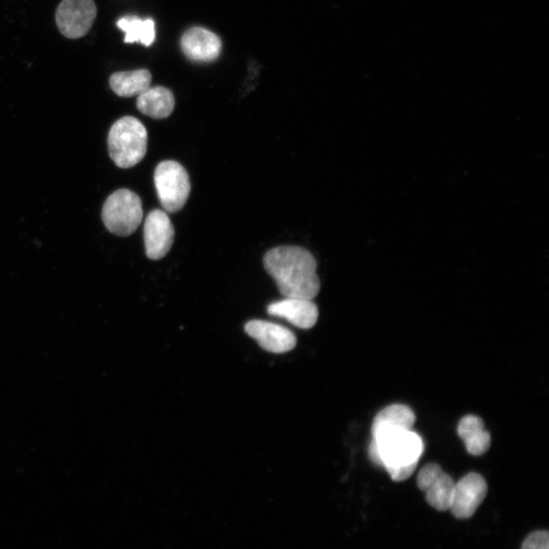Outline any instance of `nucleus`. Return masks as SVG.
Wrapping results in <instances>:
<instances>
[{
	"instance_id": "f257e3e1",
	"label": "nucleus",
	"mask_w": 549,
	"mask_h": 549,
	"mask_svg": "<svg viewBox=\"0 0 549 549\" xmlns=\"http://www.w3.org/2000/svg\"><path fill=\"white\" fill-rule=\"evenodd\" d=\"M264 266L284 297L314 300L320 292L317 262L308 250L299 247L275 248L266 254Z\"/></svg>"
},
{
	"instance_id": "f03ea898",
	"label": "nucleus",
	"mask_w": 549,
	"mask_h": 549,
	"mask_svg": "<svg viewBox=\"0 0 549 549\" xmlns=\"http://www.w3.org/2000/svg\"><path fill=\"white\" fill-rule=\"evenodd\" d=\"M372 435L371 460L384 467L394 481L408 479L424 451L420 436L412 430H378Z\"/></svg>"
},
{
	"instance_id": "7ed1b4c3",
	"label": "nucleus",
	"mask_w": 549,
	"mask_h": 549,
	"mask_svg": "<svg viewBox=\"0 0 549 549\" xmlns=\"http://www.w3.org/2000/svg\"><path fill=\"white\" fill-rule=\"evenodd\" d=\"M147 148V130L136 117H122L110 129L108 149L116 166L120 168L136 166L145 158Z\"/></svg>"
},
{
	"instance_id": "20e7f679",
	"label": "nucleus",
	"mask_w": 549,
	"mask_h": 549,
	"mask_svg": "<svg viewBox=\"0 0 549 549\" xmlns=\"http://www.w3.org/2000/svg\"><path fill=\"white\" fill-rule=\"evenodd\" d=\"M141 198L126 189L113 193L105 202L102 219L106 228L118 236H130L141 225L143 220Z\"/></svg>"
},
{
	"instance_id": "39448f33",
	"label": "nucleus",
	"mask_w": 549,
	"mask_h": 549,
	"mask_svg": "<svg viewBox=\"0 0 549 549\" xmlns=\"http://www.w3.org/2000/svg\"><path fill=\"white\" fill-rule=\"evenodd\" d=\"M159 201L165 211L177 213L185 207L191 194L189 173L175 161L161 162L154 174Z\"/></svg>"
},
{
	"instance_id": "423d86ee",
	"label": "nucleus",
	"mask_w": 549,
	"mask_h": 549,
	"mask_svg": "<svg viewBox=\"0 0 549 549\" xmlns=\"http://www.w3.org/2000/svg\"><path fill=\"white\" fill-rule=\"evenodd\" d=\"M97 17L94 0H63L55 13L57 28L69 39L86 36Z\"/></svg>"
},
{
	"instance_id": "0eeeda50",
	"label": "nucleus",
	"mask_w": 549,
	"mask_h": 549,
	"mask_svg": "<svg viewBox=\"0 0 549 549\" xmlns=\"http://www.w3.org/2000/svg\"><path fill=\"white\" fill-rule=\"evenodd\" d=\"M455 481L438 464L424 466L418 474L417 485L425 494L426 502L440 512L450 510Z\"/></svg>"
},
{
	"instance_id": "6e6552de",
	"label": "nucleus",
	"mask_w": 549,
	"mask_h": 549,
	"mask_svg": "<svg viewBox=\"0 0 549 549\" xmlns=\"http://www.w3.org/2000/svg\"><path fill=\"white\" fill-rule=\"evenodd\" d=\"M487 495V483L478 473H469L455 483L451 512L457 519H469Z\"/></svg>"
},
{
	"instance_id": "1a4fd4ad",
	"label": "nucleus",
	"mask_w": 549,
	"mask_h": 549,
	"mask_svg": "<svg viewBox=\"0 0 549 549\" xmlns=\"http://www.w3.org/2000/svg\"><path fill=\"white\" fill-rule=\"evenodd\" d=\"M175 230L168 215L161 210L149 213L144 226L146 255L150 260L163 259L170 251Z\"/></svg>"
},
{
	"instance_id": "9d476101",
	"label": "nucleus",
	"mask_w": 549,
	"mask_h": 549,
	"mask_svg": "<svg viewBox=\"0 0 549 549\" xmlns=\"http://www.w3.org/2000/svg\"><path fill=\"white\" fill-rule=\"evenodd\" d=\"M268 314L286 320L294 327L302 330L312 329L318 322L319 309L311 299L284 297L271 303Z\"/></svg>"
},
{
	"instance_id": "9b49d317",
	"label": "nucleus",
	"mask_w": 549,
	"mask_h": 549,
	"mask_svg": "<svg viewBox=\"0 0 549 549\" xmlns=\"http://www.w3.org/2000/svg\"><path fill=\"white\" fill-rule=\"evenodd\" d=\"M244 330L262 349L275 354L287 353L293 350L297 343L296 336L291 330L268 321H250Z\"/></svg>"
},
{
	"instance_id": "f8f14e48",
	"label": "nucleus",
	"mask_w": 549,
	"mask_h": 549,
	"mask_svg": "<svg viewBox=\"0 0 549 549\" xmlns=\"http://www.w3.org/2000/svg\"><path fill=\"white\" fill-rule=\"evenodd\" d=\"M181 48L191 60L198 63H210L221 53V39L204 28H192L183 34Z\"/></svg>"
},
{
	"instance_id": "ddd939ff",
	"label": "nucleus",
	"mask_w": 549,
	"mask_h": 549,
	"mask_svg": "<svg viewBox=\"0 0 549 549\" xmlns=\"http://www.w3.org/2000/svg\"><path fill=\"white\" fill-rule=\"evenodd\" d=\"M458 435L472 456H481L491 448L492 438L484 430V422L474 415L463 417L458 424Z\"/></svg>"
},
{
	"instance_id": "4468645a",
	"label": "nucleus",
	"mask_w": 549,
	"mask_h": 549,
	"mask_svg": "<svg viewBox=\"0 0 549 549\" xmlns=\"http://www.w3.org/2000/svg\"><path fill=\"white\" fill-rule=\"evenodd\" d=\"M137 107L143 114L155 119L171 115L175 100L172 92L164 87L149 88L138 96Z\"/></svg>"
},
{
	"instance_id": "2eb2a0df",
	"label": "nucleus",
	"mask_w": 549,
	"mask_h": 549,
	"mask_svg": "<svg viewBox=\"0 0 549 549\" xmlns=\"http://www.w3.org/2000/svg\"><path fill=\"white\" fill-rule=\"evenodd\" d=\"M151 82L152 75L148 70L115 73L109 79L112 91L122 98L140 96L151 88Z\"/></svg>"
},
{
	"instance_id": "dca6fc26",
	"label": "nucleus",
	"mask_w": 549,
	"mask_h": 549,
	"mask_svg": "<svg viewBox=\"0 0 549 549\" xmlns=\"http://www.w3.org/2000/svg\"><path fill=\"white\" fill-rule=\"evenodd\" d=\"M416 417L413 410L401 404L386 407L376 416L372 432L378 430H412Z\"/></svg>"
},
{
	"instance_id": "f3484780",
	"label": "nucleus",
	"mask_w": 549,
	"mask_h": 549,
	"mask_svg": "<svg viewBox=\"0 0 549 549\" xmlns=\"http://www.w3.org/2000/svg\"><path fill=\"white\" fill-rule=\"evenodd\" d=\"M117 27L126 33V43L140 42L151 46L156 38L155 23L152 19L142 20L139 17H125L117 22Z\"/></svg>"
},
{
	"instance_id": "a211bd4d",
	"label": "nucleus",
	"mask_w": 549,
	"mask_h": 549,
	"mask_svg": "<svg viewBox=\"0 0 549 549\" xmlns=\"http://www.w3.org/2000/svg\"><path fill=\"white\" fill-rule=\"evenodd\" d=\"M521 549H549V534L547 531L531 533L523 542Z\"/></svg>"
}]
</instances>
